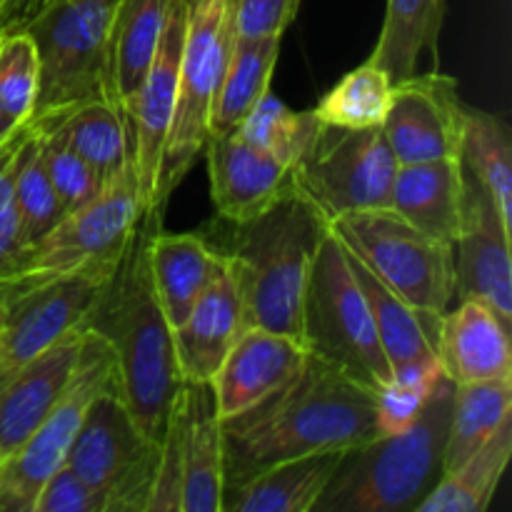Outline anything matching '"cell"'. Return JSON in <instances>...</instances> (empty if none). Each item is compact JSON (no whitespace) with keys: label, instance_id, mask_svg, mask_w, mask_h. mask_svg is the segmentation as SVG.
<instances>
[{"label":"cell","instance_id":"1","mask_svg":"<svg viewBox=\"0 0 512 512\" xmlns=\"http://www.w3.org/2000/svg\"><path fill=\"white\" fill-rule=\"evenodd\" d=\"M373 438H378L373 390L308 353L283 388L223 420L225 490L270 465L358 448Z\"/></svg>","mask_w":512,"mask_h":512},{"label":"cell","instance_id":"2","mask_svg":"<svg viewBox=\"0 0 512 512\" xmlns=\"http://www.w3.org/2000/svg\"><path fill=\"white\" fill-rule=\"evenodd\" d=\"M158 225H163V210H145L80 328L103 338L113 350L120 395L138 428L160 445L183 375L175 360L173 328L150 278L148 243Z\"/></svg>","mask_w":512,"mask_h":512},{"label":"cell","instance_id":"3","mask_svg":"<svg viewBox=\"0 0 512 512\" xmlns=\"http://www.w3.org/2000/svg\"><path fill=\"white\" fill-rule=\"evenodd\" d=\"M228 225V243L218 253L238 285L245 330L263 328L303 345L305 288L330 223L288 185L268 210Z\"/></svg>","mask_w":512,"mask_h":512},{"label":"cell","instance_id":"4","mask_svg":"<svg viewBox=\"0 0 512 512\" xmlns=\"http://www.w3.org/2000/svg\"><path fill=\"white\" fill-rule=\"evenodd\" d=\"M455 383L440 378L410 428L345 450L313 512H410L443 478Z\"/></svg>","mask_w":512,"mask_h":512},{"label":"cell","instance_id":"5","mask_svg":"<svg viewBox=\"0 0 512 512\" xmlns=\"http://www.w3.org/2000/svg\"><path fill=\"white\" fill-rule=\"evenodd\" d=\"M118 3L45 0L25 25L40 65L38 98L30 120L55 118L90 100L115 103L110 88V28Z\"/></svg>","mask_w":512,"mask_h":512},{"label":"cell","instance_id":"6","mask_svg":"<svg viewBox=\"0 0 512 512\" xmlns=\"http://www.w3.org/2000/svg\"><path fill=\"white\" fill-rule=\"evenodd\" d=\"M303 345L310 355L373 393L393 380L368 300L333 230L320 240L310 268L303 300Z\"/></svg>","mask_w":512,"mask_h":512},{"label":"cell","instance_id":"7","mask_svg":"<svg viewBox=\"0 0 512 512\" xmlns=\"http://www.w3.org/2000/svg\"><path fill=\"white\" fill-rule=\"evenodd\" d=\"M233 45V0H188L178 100L155 183L153 210H165L170 195L203 155L210 138V115L233 55Z\"/></svg>","mask_w":512,"mask_h":512},{"label":"cell","instance_id":"8","mask_svg":"<svg viewBox=\"0 0 512 512\" xmlns=\"http://www.w3.org/2000/svg\"><path fill=\"white\" fill-rule=\"evenodd\" d=\"M330 230L380 283L425 313L445 315L455 300L453 245L423 233L390 208L348 213Z\"/></svg>","mask_w":512,"mask_h":512},{"label":"cell","instance_id":"9","mask_svg":"<svg viewBox=\"0 0 512 512\" xmlns=\"http://www.w3.org/2000/svg\"><path fill=\"white\" fill-rule=\"evenodd\" d=\"M398 160L383 128L320 123L290 168V185L328 223L348 213L390 208Z\"/></svg>","mask_w":512,"mask_h":512},{"label":"cell","instance_id":"10","mask_svg":"<svg viewBox=\"0 0 512 512\" xmlns=\"http://www.w3.org/2000/svg\"><path fill=\"white\" fill-rule=\"evenodd\" d=\"M158 458L160 445L138 428L115 385L88 405L65 465L103 495L108 512H148Z\"/></svg>","mask_w":512,"mask_h":512},{"label":"cell","instance_id":"11","mask_svg":"<svg viewBox=\"0 0 512 512\" xmlns=\"http://www.w3.org/2000/svg\"><path fill=\"white\" fill-rule=\"evenodd\" d=\"M115 385H120V378L113 350L103 338L85 330L83 353L70 388L30 438L0 465V512H33L45 480L65 465L88 405Z\"/></svg>","mask_w":512,"mask_h":512},{"label":"cell","instance_id":"12","mask_svg":"<svg viewBox=\"0 0 512 512\" xmlns=\"http://www.w3.org/2000/svg\"><path fill=\"white\" fill-rule=\"evenodd\" d=\"M115 268H75L65 273H15L0 280V375L18 368L80 330L105 280Z\"/></svg>","mask_w":512,"mask_h":512},{"label":"cell","instance_id":"13","mask_svg":"<svg viewBox=\"0 0 512 512\" xmlns=\"http://www.w3.org/2000/svg\"><path fill=\"white\" fill-rule=\"evenodd\" d=\"M145 213L138 175L130 163L103 185L93 200L63 215L40 243L30 248L20 273L50 275L75 268H115Z\"/></svg>","mask_w":512,"mask_h":512},{"label":"cell","instance_id":"14","mask_svg":"<svg viewBox=\"0 0 512 512\" xmlns=\"http://www.w3.org/2000/svg\"><path fill=\"white\" fill-rule=\"evenodd\" d=\"M463 100L458 83L440 70L393 83L383 135L398 165L458 158Z\"/></svg>","mask_w":512,"mask_h":512},{"label":"cell","instance_id":"15","mask_svg":"<svg viewBox=\"0 0 512 512\" xmlns=\"http://www.w3.org/2000/svg\"><path fill=\"white\" fill-rule=\"evenodd\" d=\"M185 20H188V0H173L168 10V20H165L158 55H155L143 85L135 93V98L130 100L128 113H125L135 175H138V188L145 210H153L155 183H158L163 150L165 143H168L170 125H173Z\"/></svg>","mask_w":512,"mask_h":512},{"label":"cell","instance_id":"16","mask_svg":"<svg viewBox=\"0 0 512 512\" xmlns=\"http://www.w3.org/2000/svg\"><path fill=\"white\" fill-rule=\"evenodd\" d=\"M512 233L483 185L465 173L460 233L453 243L455 300H483L512 325Z\"/></svg>","mask_w":512,"mask_h":512},{"label":"cell","instance_id":"17","mask_svg":"<svg viewBox=\"0 0 512 512\" xmlns=\"http://www.w3.org/2000/svg\"><path fill=\"white\" fill-rule=\"evenodd\" d=\"M85 330H73L35 358L0 375V455L3 460L30 438L70 388L83 353Z\"/></svg>","mask_w":512,"mask_h":512},{"label":"cell","instance_id":"18","mask_svg":"<svg viewBox=\"0 0 512 512\" xmlns=\"http://www.w3.org/2000/svg\"><path fill=\"white\" fill-rule=\"evenodd\" d=\"M208 160L210 198L225 223H245L268 210L290 185V168L238 133L210 135L203 150Z\"/></svg>","mask_w":512,"mask_h":512},{"label":"cell","instance_id":"19","mask_svg":"<svg viewBox=\"0 0 512 512\" xmlns=\"http://www.w3.org/2000/svg\"><path fill=\"white\" fill-rule=\"evenodd\" d=\"M305 358L308 350L288 335L263 328L243 330L210 380L220 418H233L283 388L298 375Z\"/></svg>","mask_w":512,"mask_h":512},{"label":"cell","instance_id":"20","mask_svg":"<svg viewBox=\"0 0 512 512\" xmlns=\"http://www.w3.org/2000/svg\"><path fill=\"white\" fill-rule=\"evenodd\" d=\"M345 255H348L350 270L355 273L365 300H368L378 340L383 345L390 370H393V378H415V375L440 370L438 338L443 315L413 308L388 285L380 283L358 255L350 253L348 248H345Z\"/></svg>","mask_w":512,"mask_h":512},{"label":"cell","instance_id":"21","mask_svg":"<svg viewBox=\"0 0 512 512\" xmlns=\"http://www.w3.org/2000/svg\"><path fill=\"white\" fill-rule=\"evenodd\" d=\"M438 360L455 385L512 380L510 325L483 300H458L440 320Z\"/></svg>","mask_w":512,"mask_h":512},{"label":"cell","instance_id":"22","mask_svg":"<svg viewBox=\"0 0 512 512\" xmlns=\"http://www.w3.org/2000/svg\"><path fill=\"white\" fill-rule=\"evenodd\" d=\"M243 330V300L223 260L218 278L200 295L183 323L173 328L175 360L183 383H210Z\"/></svg>","mask_w":512,"mask_h":512},{"label":"cell","instance_id":"23","mask_svg":"<svg viewBox=\"0 0 512 512\" xmlns=\"http://www.w3.org/2000/svg\"><path fill=\"white\" fill-rule=\"evenodd\" d=\"M185 448L180 512H223L225 448L223 418L213 385L185 383Z\"/></svg>","mask_w":512,"mask_h":512},{"label":"cell","instance_id":"24","mask_svg":"<svg viewBox=\"0 0 512 512\" xmlns=\"http://www.w3.org/2000/svg\"><path fill=\"white\" fill-rule=\"evenodd\" d=\"M465 170L458 158L398 165L390 210L423 233L455 243L463 220Z\"/></svg>","mask_w":512,"mask_h":512},{"label":"cell","instance_id":"25","mask_svg":"<svg viewBox=\"0 0 512 512\" xmlns=\"http://www.w3.org/2000/svg\"><path fill=\"white\" fill-rule=\"evenodd\" d=\"M148 265L160 308L170 328H175L218 278L223 255L200 235L165 233L163 225H158L150 235Z\"/></svg>","mask_w":512,"mask_h":512},{"label":"cell","instance_id":"26","mask_svg":"<svg viewBox=\"0 0 512 512\" xmlns=\"http://www.w3.org/2000/svg\"><path fill=\"white\" fill-rule=\"evenodd\" d=\"M343 455L345 450H330L270 465L225 490L223 512H313Z\"/></svg>","mask_w":512,"mask_h":512},{"label":"cell","instance_id":"27","mask_svg":"<svg viewBox=\"0 0 512 512\" xmlns=\"http://www.w3.org/2000/svg\"><path fill=\"white\" fill-rule=\"evenodd\" d=\"M173 0H120L110 28V88L123 115L143 85Z\"/></svg>","mask_w":512,"mask_h":512},{"label":"cell","instance_id":"28","mask_svg":"<svg viewBox=\"0 0 512 512\" xmlns=\"http://www.w3.org/2000/svg\"><path fill=\"white\" fill-rule=\"evenodd\" d=\"M448 0H388L380 38L370 63L388 73L393 83L418 73L420 55H433V70H440V33Z\"/></svg>","mask_w":512,"mask_h":512},{"label":"cell","instance_id":"29","mask_svg":"<svg viewBox=\"0 0 512 512\" xmlns=\"http://www.w3.org/2000/svg\"><path fill=\"white\" fill-rule=\"evenodd\" d=\"M458 160L465 173L483 185L503 225L512 233V140L508 120L463 103Z\"/></svg>","mask_w":512,"mask_h":512},{"label":"cell","instance_id":"30","mask_svg":"<svg viewBox=\"0 0 512 512\" xmlns=\"http://www.w3.org/2000/svg\"><path fill=\"white\" fill-rule=\"evenodd\" d=\"M30 123L58 125L70 148L90 165L103 185L118 178L133 163L128 123L113 100H90L63 115Z\"/></svg>","mask_w":512,"mask_h":512},{"label":"cell","instance_id":"31","mask_svg":"<svg viewBox=\"0 0 512 512\" xmlns=\"http://www.w3.org/2000/svg\"><path fill=\"white\" fill-rule=\"evenodd\" d=\"M510 420L512 380H485V383L455 385L443 473L458 470L465 460L473 458Z\"/></svg>","mask_w":512,"mask_h":512},{"label":"cell","instance_id":"32","mask_svg":"<svg viewBox=\"0 0 512 512\" xmlns=\"http://www.w3.org/2000/svg\"><path fill=\"white\" fill-rule=\"evenodd\" d=\"M280 55V38L238 40L225 68L213 115H210V135L233 133L255 105L270 93L275 63Z\"/></svg>","mask_w":512,"mask_h":512},{"label":"cell","instance_id":"33","mask_svg":"<svg viewBox=\"0 0 512 512\" xmlns=\"http://www.w3.org/2000/svg\"><path fill=\"white\" fill-rule=\"evenodd\" d=\"M512 455V420L505 423L473 458L453 473H443L415 512H485L490 508Z\"/></svg>","mask_w":512,"mask_h":512},{"label":"cell","instance_id":"34","mask_svg":"<svg viewBox=\"0 0 512 512\" xmlns=\"http://www.w3.org/2000/svg\"><path fill=\"white\" fill-rule=\"evenodd\" d=\"M393 98V80L375 63L350 70L338 85L328 90L313 113L320 123L338 128H380Z\"/></svg>","mask_w":512,"mask_h":512},{"label":"cell","instance_id":"35","mask_svg":"<svg viewBox=\"0 0 512 512\" xmlns=\"http://www.w3.org/2000/svg\"><path fill=\"white\" fill-rule=\"evenodd\" d=\"M13 208L18 213L20 233H23L28 248L45 238L55 225L63 220L65 208L55 193L53 183L48 178L43 158H40L38 138L30 125V135L23 143L15 165L13 178Z\"/></svg>","mask_w":512,"mask_h":512},{"label":"cell","instance_id":"36","mask_svg":"<svg viewBox=\"0 0 512 512\" xmlns=\"http://www.w3.org/2000/svg\"><path fill=\"white\" fill-rule=\"evenodd\" d=\"M318 125L320 120L313 110H293L273 93H268L255 105L253 113L235 128V133L293 168Z\"/></svg>","mask_w":512,"mask_h":512},{"label":"cell","instance_id":"37","mask_svg":"<svg viewBox=\"0 0 512 512\" xmlns=\"http://www.w3.org/2000/svg\"><path fill=\"white\" fill-rule=\"evenodd\" d=\"M38 50L25 30L0 35V118L23 125L33 118L38 98Z\"/></svg>","mask_w":512,"mask_h":512},{"label":"cell","instance_id":"38","mask_svg":"<svg viewBox=\"0 0 512 512\" xmlns=\"http://www.w3.org/2000/svg\"><path fill=\"white\" fill-rule=\"evenodd\" d=\"M30 125H33V133L35 138H38L40 158H43L48 178L50 183H53L55 193H58L60 203H63L65 213H70V210L80 208V205H85L88 200H93L95 195L103 190V183H100L98 175L90 170V165L70 148V143L65 140V135L60 133L58 125Z\"/></svg>","mask_w":512,"mask_h":512},{"label":"cell","instance_id":"39","mask_svg":"<svg viewBox=\"0 0 512 512\" xmlns=\"http://www.w3.org/2000/svg\"><path fill=\"white\" fill-rule=\"evenodd\" d=\"M185 385V383H183ZM183 448H185V398L180 388L170 410L165 435L160 440L158 475L150 493L148 512H180V490H183Z\"/></svg>","mask_w":512,"mask_h":512},{"label":"cell","instance_id":"40","mask_svg":"<svg viewBox=\"0 0 512 512\" xmlns=\"http://www.w3.org/2000/svg\"><path fill=\"white\" fill-rule=\"evenodd\" d=\"M440 378H443V370H433L415 378H393L383 390H378L375 393L378 435H393L410 428L428 405Z\"/></svg>","mask_w":512,"mask_h":512},{"label":"cell","instance_id":"41","mask_svg":"<svg viewBox=\"0 0 512 512\" xmlns=\"http://www.w3.org/2000/svg\"><path fill=\"white\" fill-rule=\"evenodd\" d=\"M33 512H108V503L70 465H60L40 488Z\"/></svg>","mask_w":512,"mask_h":512},{"label":"cell","instance_id":"42","mask_svg":"<svg viewBox=\"0 0 512 512\" xmlns=\"http://www.w3.org/2000/svg\"><path fill=\"white\" fill-rule=\"evenodd\" d=\"M298 5L300 0H233L235 38H283L298 15Z\"/></svg>","mask_w":512,"mask_h":512},{"label":"cell","instance_id":"43","mask_svg":"<svg viewBox=\"0 0 512 512\" xmlns=\"http://www.w3.org/2000/svg\"><path fill=\"white\" fill-rule=\"evenodd\" d=\"M28 243H25L23 233H20L18 213L10 205L8 210L0 213V280L10 278V275L20 273L28 260Z\"/></svg>","mask_w":512,"mask_h":512},{"label":"cell","instance_id":"44","mask_svg":"<svg viewBox=\"0 0 512 512\" xmlns=\"http://www.w3.org/2000/svg\"><path fill=\"white\" fill-rule=\"evenodd\" d=\"M28 135H30V123H25L0 143V213L13 205L15 165H18L20 148H23V143L28 140Z\"/></svg>","mask_w":512,"mask_h":512},{"label":"cell","instance_id":"45","mask_svg":"<svg viewBox=\"0 0 512 512\" xmlns=\"http://www.w3.org/2000/svg\"><path fill=\"white\" fill-rule=\"evenodd\" d=\"M45 0H0V35L23 30Z\"/></svg>","mask_w":512,"mask_h":512},{"label":"cell","instance_id":"46","mask_svg":"<svg viewBox=\"0 0 512 512\" xmlns=\"http://www.w3.org/2000/svg\"><path fill=\"white\" fill-rule=\"evenodd\" d=\"M18 128H20V125H13V123H8V120H5V118H0V143H3V140L8 138L10 133H15V130H18Z\"/></svg>","mask_w":512,"mask_h":512},{"label":"cell","instance_id":"47","mask_svg":"<svg viewBox=\"0 0 512 512\" xmlns=\"http://www.w3.org/2000/svg\"><path fill=\"white\" fill-rule=\"evenodd\" d=\"M0 328H3V305H0Z\"/></svg>","mask_w":512,"mask_h":512},{"label":"cell","instance_id":"48","mask_svg":"<svg viewBox=\"0 0 512 512\" xmlns=\"http://www.w3.org/2000/svg\"><path fill=\"white\" fill-rule=\"evenodd\" d=\"M0 465H3V455H0Z\"/></svg>","mask_w":512,"mask_h":512}]
</instances>
